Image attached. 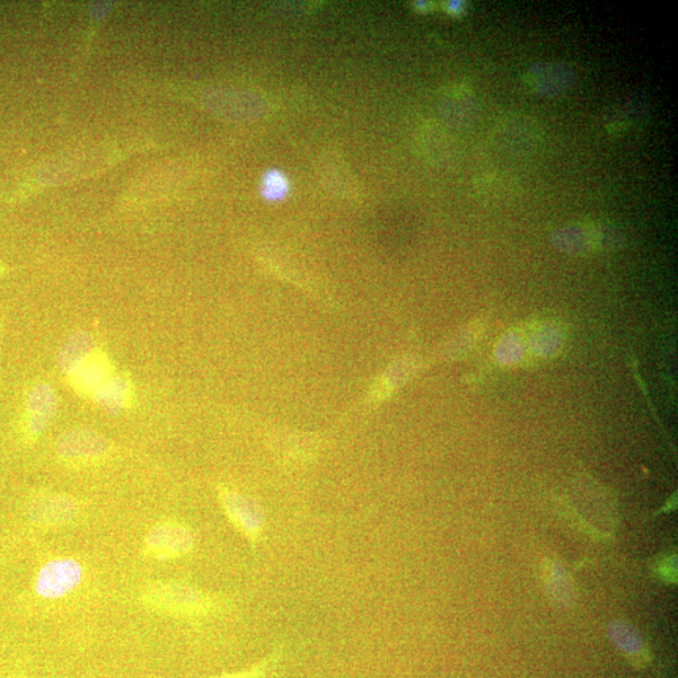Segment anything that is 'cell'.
Masks as SVG:
<instances>
[{
  "label": "cell",
  "instance_id": "cell-1",
  "mask_svg": "<svg viewBox=\"0 0 678 678\" xmlns=\"http://www.w3.org/2000/svg\"><path fill=\"white\" fill-rule=\"evenodd\" d=\"M148 604L179 618H204L223 609L220 597L188 583H158L146 596Z\"/></svg>",
  "mask_w": 678,
  "mask_h": 678
},
{
  "label": "cell",
  "instance_id": "cell-2",
  "mask_svg": "<svg viewBox=\"0 0 678 678\" xmlns=\"http://www.w3.org/2000/svg\"><path fill=\"white\" fill-rule=\"evenodd\" d=\"M218 499L229 522L248 541L255 552L266 532V510L257 499L226 486L218 487Z\"/></svg>",
  "mask_w": 678,
  "mask_h": 678
},
{
  "label": "cell",
  "instance_id": "cell-3",
  "mask_svg": "<svg viewBox=\"0 0 678 678\" xmlns=\"http://www.w3.org/2000/svg\"><path fill=\"white\" fill-rule=\"evenodd\" d=\"M196 548V534L187 524L166 521L153 527L146 536L145 552L157 560L188 556Z\"/></svg>",
  "mask_w": 678,
  "mask_h": 678
},
{
  "label": "cell",
  "instance_id": "cell-4",
  "mask_svg": "<svg viewBox=\"0 0 678 678\" xmlns=\"http://www.w3.org/2000/svg\"><path fill=\"white\" fill-rule=\"evenodd\" d=\"M84 574L81 563L74 558L52 559L40 569L34 591L44 600H59L82 583Z\"/></svg>",
  "mask_w": 678,
  "mask_h": 678
},
{
  "label": "cell",
  "instance_id": "cell-5",
  "mask_svg": "<svg viewBox=\"0 0 678 678\" xmlns=\"http://www.w3.org/2000/svg\"><path fill=\"white\" fill-rule=\"evenodd\" d=\"M57 453L68 462H92L109 454L108 438L87 429L69 430L58 438Z\"/></svg>",
  "mask_w": 678,
  "mask_h": 678
},
{
  "label": "cell",
  "instance_id": "cell-6",
  "mask_svg": "<svg viewBox=\"0 0 678 678\" xmlns=\"http://www.w3.org/2000/svg\"><path fill=\"white\" fill-rule=\"evenodd\" d=\"M615 232L609 226L602 225H574L563 227L554 243L558 248L569 253H586L594 248H612L615 241Z\"/></svg>",
  "mask_w": 678,
  "mask_h": 678
},
{
  "label": "cell",
  "instance_id": "cell-7",
  "mask_svg": "<svg viewBox=\"0 0 678 678\" xmlns=\"http://www.w3.org/2000/svg\"><path fill=\"white\" fill-rule=\"evenodd\" d=\"M25 408L26 429L32 437H38L57 415L58 396L51 385L37 384L26 396Z\"/></svg>",
  "mask_w": 678,
  "mask_h": 678
},
{
  "label": "cell",
  "instance_id": "cell-8",
  "mask_svg": "<svg viewBox=\"0 0 678 678\" xmlns=\"http://www.w3.org/2000/svg\"><path fill=\"white\" fill-rule=\"evenodd\" d=\"M575 70L565 64L541 62L527 70L526 82L541 97H558L575 84Z\"/></svg>",
  "mask_w": 678,
  "mask_h": 678
},
{
  "label": "cell",
  "instance_id": "cell-9",
  "mask_svg": "<svg viewBox=\"0 0 678 678\" xmlns=\"http://www.w3.org/2000/svg\"><path fill=\"white\" fill-rule=\"evenodd\" d=\"M111 377V365L101 352H95L68 375L74 389L81 394H95Z\"/></svg>",
  "mask_w": 678,
  "mask_h": 678
},
{
  "label": "cell",
  "instance_id": "cell-10",
  "mask_svg": "<svg viewBox=\"0 0 678 678\" xmlns=\"http://www.w3.org/2000/svg\"><path fill=\"white\" fill-rule=\"evenodd\" d=\"M78 507L73 498L59 494H44L32 501L30 513L33 521L43 525L65 524L74 519Z\"/></svg>",
  "mask_w": 678,
  "mask_h": 678
},
{
  "label": "cell",
  "instance_id": "cell-11",
  "mask_svg": "<svg viewBox=\"0 0 678 678\" xmlns=\"http://www.w3.org/2000/svg\"><path fill=\"white\" fill-rule=\"evenodd\" d=\"M97 343L92 333L79 330L70 333L57 354L60 373L69 375L84 360L95 354Z\"/></svg>",
  "mask_w": 678,
  "mask_h": 678
},
{
  "label": "cell",
  "instance_id": "cell-12",
  "mask_svg": "<svg viewBox=\"0 0 678 678\" xmlns=\"http://www.w3.org/2000/svg\"><path fill=\"white\" fill-rule=\"evenodd\" d=\"M95 401L110 415H119L131 399V386L125 376H111L93 394Z\"/></svg>",
  "mask_w": 678,
  "mask_h": 678
},
{
  "label": "cell",
  "instance_id": "cell-13",
  "mask_svg": "<svg viewBox=\"0 0 678 678\" xmlns=\"http://www.w3.org/2000/svg\"><path fill=\"white\" fill-rule=\"evenodd\" d=\"M646 109L644 101L638 100L637 97L622 99L620 103L612 105L611 112L607 114L605 126L612 134H622L636 122L644 120Z\"/></svg>",
  "mask_w": 678,
  "mask_h": 678
},
{
  "label": "cell",
  "instance_id": "cell-14",
  "mask_svg": "<svg viewBox=\"0 0 678 678\" xmlns=\"http://www.w3.org/2000/svg\"><path fill=\"white\" fill-rule=\"evenodd\" d=\"M284 654V646H279L275 651H271L269 655L262 658L260 662L244 668V670L242 671L218 676L214 678H267L268 674L273 670V668H275L280 663Z\"/></svg>",
  "mask_w": 678,
  "mask_h": 678
},
{
  "label": "cell",
  "instance_id": "cell-15",
  "mask_svg": "<svg viewBox=\"0 0 678 678\" xmlns=\"http://www.w3.org/2000/svg\"><path fill=\"white\" fill-rule=\"evenodd\" d=\"M260 192L269 201L285 199L289 192V181L284 173L270 170L263 176Z\"/></svg>",
  "mask_w": 678,
  "mask_h": 678
}]
</instances>
